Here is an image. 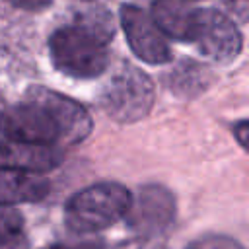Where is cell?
Segmentation results:
<instances>
[{
	"label": "cell",
	"instance_id": "cell-1",
	"mask_svg": "<svg viewBox=\"0 0 249 249\" xmlns=\"http://www.w3.org/2000/svg\"><path fill=\"white\" fill-rule=\"evenodd\" d=\"M91 130L88 111L74 99L31 88L25 99L0 115V132L14 142L56 146L78 144Z\"/></svg>",
	"mask_w": 249,
	"mask_h": 249
},
{
	"label": "cell",
	"instance_id": "cell-2",
	"mask_svg": "<svg viewBox=\"0 0 249 249\" xmlns=\"http://www.w3.org/2000/svg\"><path fill=\"white\" fill-rule=\"evenodd\" d=\"M54 66L72 78L99 76L109 62L107 37L86 23L60 27L49 41Z\"/></svg>",
	"mask_w": 249,
	"mask_h": 249
},
{
	"label": "cell",
	"instance_id": "cell-3",
	"mask_svg": "<svg viewBox=\"0 0 249 249\" xmlns=\"http://www.w3.org/2000/svg\"><path fill=\"white\" fill-rule=\"evenodd\" d=\"M130 193L121 183H97L76 193L66 208V226L78 233H95L121 220L130 206Z\"/></svg>",
	"mask_w": 249,
	"mask_h": 249
},
{
	"label": "cell",
	"instance_id": "cell-4",
	"mask_svg": "<svg viewBox=\"0 0 249 249\" xmlns=\"http://www.w3.org/2000/svg\"><path fill=\"white\" fill-rule=\"evenodd\" d=\"M154 103V88L146 74L136 68H123L113 76L101 95L107 115L119 123H134L148 115Z\"/></svg>",
	"mask_w": 249,
	"mask_h": 249
},
{
	"label": "cell",
	"instance_id": "cell-5",
	"mask_svg": "<svg viewBox=\"0 0 249 249\" xmlns=\"http://www.w3.org/2000/svg\"><path fill=\"white\" fill-rule=\"evenodd\" d=\"M124 216L138 235L154 237L165 231L175 218L173 195L160 185H146L134 198H130V206Z\"/></svg>",
	"mask_w": 249,
	"mask_h": 249
},
{
	"label": "cell",
	"instance_id": "cell-6",
	"mask_svg": "<svg viewBox=\"0 0 249 249\" xmlns=\"http://www.w3.org/2000/svg\"><path fill=\"white\" fill-rule=\"evenodd\" d=\"M121 23L132 53L148 64H165L171 58L165 35L158 29L154 19L136 6L121 8Z\"/></svg>",
	"mask_w": 249,
	"mask_h": 249
},
{
	"label": "cell",
	"instance_id": "cell-7",
	"mask_svg": "<svg viewBox=\"0 0 249 249\" xmlns=\"http://www.w3.org/2000/svg\"><path fill=\"white\" fill-rule=\"evenodd\" d=\"M198 51L218 62H228L235 58L241 51V35L235 23L216 10H200L198 29L195 41Z\"/></svg>",
	"mask_w": 249,
	"mask_h": 249
},
{
	"label": "cell",
	"instance_id": "cell-8",
	"mask_svg": "<svg viewBox=\"0 0 249 249\" xmlns=\"http://www.w3.org/2000/svg\"><path fill=\"white\" fill-rule=\"evenodd\" d=\"M62 160V150L56 146L25 144L4 140L0 142V167H10L25 173H45L54 169Z\"/></svg>",
	"mask_w": 249,
	"mask_h": 249
},
{
	"label": "cell",
	"instance_id": "cell-9",
	"mask_svg": "<svg viewBox=\"0 0 249 249\" xmlns=\"http://www.w3.org/2000/svg\"><path fill=\"white\" fill-rule=\"evenodd\" d=\"M158 29L175 41H195L200 10L189 0H154L152 16Z\"/></svg>",
	"mask_w": 249,
	"mask_h": 249
},
{
	"label": "cell",
	"instance_id": "cell-10",
	"mask_svg": "<svg viewBox=\"0 0 249 249\" xmlns=\"http://www.w3.org/2000/svg\"><path fill=\"white\" fill-rule=\"evenodd\" d=\"M49 193V181L37 173L0 167V206L39 202Z\"/></svg>",
	"mask_w": 249,
	"mask_h": 249
},
{
	"label": "cell",
	"instance_id": "cell-11",
	"mask_svg": "<svg viewBox=\"0 0 249 249\" xmlns=\"http://www.w3.org/2000/svg\"><path fill=\"white\" fill-rule=\"evenodd\" d=\"M23 231V218L18 210L0 206V247L16 241Z\"/></svg>",
	"mask_w": 249,
	"mask_h": 249
},
{
	"label": "cell",
	"instance_id": "cell-12",
	"mask_svg": "<svg viewBox=\"0 0 249 249\" xmlns=\"http://www.w3.org/2000/svg\"><path fill=\"white\" fill-rule=\"evenodd\" d=\"M187 249H243V245L233 239V237H228V235H204V237H198L196 241H193Z\"/></svg>",
	"mask_w": 249,
	"mask_h": 249
},
{
	"label": "cell",
	"instance_id": "cell-13",
	"mask_svg": "<svg viewBox=\"0 0 249 249\" xmlns=\"http://www.w3.org/2000/svg\"><path fill=\"white\" fill-rule=\"evenodd\" d=\"M51 249H101V243L84 241V243H76V245H53Z\"/></svg>",
	"mask_w": 249,
	"mask_h": 249
},
{
	"label": "cell",
	"instance_id": "cell-14",
	"mask_svg": "<svg viewBox=\"0 0 249 249\" xmlns=\"http://www.w3.org/2000/svg\"><path fill=\"white\" fill-rule=\"evenodd\" d=\"M14 4L21 6V8H27V10H35V8H43L45 4H49L51 0H12Z\"/></svg>",
	"mask_w": 249,
	"mask_h": 249
},
{
	"label": "cell",
	"instance_id": "cell-15",
	"mask_svg": "<svg viewBox=\"0 0 249 249\" xmlns=\"http://www.w3.org/2000/svg\"><path fill=\"white\" fill-rule=\"evenodd\" d=\"M235 132H237V136H239L241 146H245V140H247V123H245V121L239 123V124L235 126Z\"/></svg>",
	"mask_w": 249,
	"mask_h": 249
}]
</instances>
